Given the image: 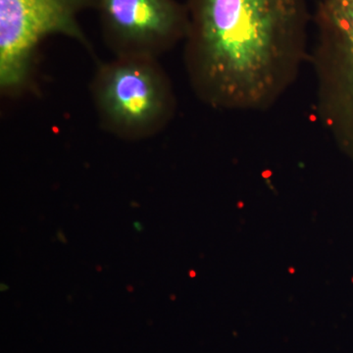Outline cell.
Wrapping results in <instances>:
<instances>
[{"instance_id":"5","label":"cell","mask_w":353,"mask_h":353,"mask_svg":"<svg viewBox=\"0 0 353 353\" xmlns=\"http://www.w3.org/2000/svg\"><path fill=\"white\" fill-rule=\"evenodd\" d=\"M95 7L115 57L158 59L187 36V6L176 0H95Z\"/></svg>"},{"instance_id":"2","label":"cell","mask_w":353,"mask_h":353,"mask_svg":"<svg viewBox=\"0 0 353 353\" xmlns=\"http://www.w3.org/2000/svg\"><path fill=\"white\" fill-rule=\"evenodd\" d=\"M90 92L101 127L118 138H150L175 116L170 79L154 58L114 57L99 64Z\"/></svg>"},{"instance_id":"1","label":"cell","mask_w":353,"mask_h":353,"mask_svg":"<svg viewBox=\"0 0 353 353\" xmlns=\"http://www.w3.org/2000/svg\"><path fill=\"white\" fill-rule=\"evenodd\" d=\"M185 70L213 109L275 105L309 60L307 0H189Z\"/></svg>"},{"instance_id":"4","label":"cell","mask_w":353,"mask_h":353,"mask_svg":"<svg viewBox=\"0 0 353 353\" xmlns=\"http://www.w3.org/2000/svg\"><path fill=\"white\" fill-rule=\"evenodd\" d=\"M95 0H0V88L19 94L31 83L39 44L51 36L73 39L92 50L79 15Z\"/></svg>"},{"instance_id":"3","label":"cell","mask_w":353,"mask_h":353,"mask_svg":"<svg viewBox=\"0 0 353 353\" xmlns=\"http://www.w3.org/2000/svg\"><path fill=\"white\" fill-rule=\"evenodd\" d=\"M313 22L318 119L353 157V0H319Z\"/></svg>"}]
</instances>
